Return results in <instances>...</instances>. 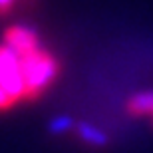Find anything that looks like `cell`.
<instances>
[{"instance_id":"obj_2","label":"cell","mask_w":153,"mask_h":153,"mask_svg":"<svg viewBox=\"0 0 153 153\" xmlns=\"http://www.w3.org/2000/svg\"><path fill=\"white\" fill-rule=\"evenodd\" d=\"M0 88L8 94L14 105L18 102H28L20 68V56L6 44H0Z\"/></svg>"},{"instance_id":"obj_7","label":"cell","mask_w":153,"mask_h":153,"mask_svg":"<svg viewBox=\"0 0 153 153\" xmlns=\"http://www.w3.org/2000/svg\"><path fill=\"white\" fill-rule=\"evenodd\" d=\"M10 108H14V103H12V100L8 97V94L0 88V111H8Z\"/></svg>"},{"instance_id":"obj_3","label":"cell","mask_w":153,"mask_h":153,"mask_svg":"<svg viewBox=\"0 0 153 153\" xmlns=\"http://www.w3.org/2000/svg\"><path fill=\"white\" fill-rule=\"evenodd\" d=\"M4 44L10 46L12 50L18 52V54H24V52H30V50H36L38 48L40 36L34 28L24 26V24H18V26H12V28L6 30Z\"/></svg>"},{"instance_id":"obj_6","label":"cell","mask_w":153,"mask_h":153,"mask_svg":"<svg viewBox=\"0 0 153 153\" xmlns=\"http://www.w3.org/2000/svg\"><path fill=\"white\" fill-rule=\"evenodd\" d=\"M74 125V121L70 117H58L56 121H52V125H50V129L54 131V133H60V131H66V129H70Z\"/></svg>"},{"instance_id":"obj_4","label":"cell","mask_w":153,"mask_h":153,"mask_svg":"<svg viewBox=\"0 0 153 153\" xmlns=\"http://www.w3.org/2000/svg\"><path fill=\"white\" fill-rule=\"evenodd\" d=\"M127 111L131 115L153 117V91H139L127 100Z\"/></svg>"},{"instance_id":"obj_9","label":"cell","mask_w":153,"mask_h":153,"mask_svg":"<svg viewBox=\"0 0 153 153\" xmlns=\"http://www.w3.org/2000/svg\"><path fill=\"white\" fill-rule=\"evenodd\" d=\"M151 119H153V117H151Z\"/></svg>"},{"instance_id":"obj_5","label":"cell","mask_w":153,"mask_h":153,"mask_svg":"<svg viewBox=\"0 0 153 153\" xmlns=\"http://www.w3.org/2000/svg\"><path fill=\"white\" fill-rule=\"evenodd\" d=\"M76 133L82 141L90 143V145H96V147H103V145H108V135L102 133L100 129H96L94 125H88V123H76Z\"/></svg>"},{"instance_id":"obj_1","label":"cell","mask_w":153,"mask_h":153,"mask_svg":"<svg viewBox=\"0 0 153 153\" xmlns=\"http://www.w3.org/2000/svg\"><path fill=\"white\" fill-rule=\"evenodd\" d=\"M20 56V68H22V78L26 85V100H38L52 82L60 74V62L54 54L38 46L36 50L18 54Z\"/></svg>"},{"instance_id":"obj_8","label":"cell","mask_w":153,"mask_h":153,"mask_svg":"<svg viewBox=\"0 0 153 153\" xmlns=\"http://www.w3.org/2000/svg\"><path fill=\"white\" fill-rule=\"evenodd\" d=\"M14 2H16V0H0V14L8 12L12 6H14Z\"/></svg>"}]
</instances>
